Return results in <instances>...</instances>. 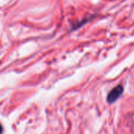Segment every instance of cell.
Here are the masks:
<instances>
[{
	"label": "cell",
	"instance_id": "1",
	"mask_svg": "<svg viewBox=\"0 0 134 134\" xmlns=\"http://www.w3.org/2000/svg\"><path fill=\"white\" fill-rule=\"evenodd\" d=\"M123 92V88L121 85L116 86L108 94L107 96V102L109 103H114L122 94Z\"/></svg>",
	"mask_w": 134,
	"mask_h": 134
},
{
	"label": "cell",
	"instance_id": "2",
	"mask_svg": "<svg viewBox=\"0 0 134 134\" xmlns=\"http://www.w3.org/2000/svg\"><path fill=\"white\" fill-rule=\"evenodd\" d=\"M3 125L0 124V134H2V132H3Z\"/></svg>",
	"mask_w": 134,
	"mask_h": 134
}]
</instances>
